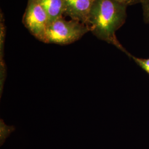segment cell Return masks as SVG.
Here are the masks:
<instances>
[{
    "label": "cell",
    "instance_id": "obj_1",
    "mask_svg": "<svg viewBox=\"0 0 149 149\" xmlns=\"http://www.w3.org/2000/svg\"><path fill=\"white\" fill-rule=\"evenodd\" d=\"M128 6L116 0H94L88 19L90 31L99 39L111 44L130 58L116 33L125 22Z\"/></svg>",
    "mask_w": 149,
    "mask_h": 149
},
{
    "label": "cell",
    "instance_id": "obj_2",
    "mask_svg": "<svg viewBox=\"0 0 149 149\" xmlns=\"http://www.w3.org/2000/svg\"><path fill=\"white\" fill-rule=\"evenodd\" d=\"M89 31L90 27L85 23L73 19L66 21L61 17L50 24L45 43L68 45L78 40Z\"/></svg>",
    "mask_w": 149,
    "mask_h": 149
},
{
    "label": "cell",
    "instance_id": "obj_3",
    "mask_svg": "<svg viewBox=\"0 0 149 149\" xmlns=\"http://www.w3.org/2000/svg\"><path fill=\"white\" fill-rule=\"evenodd\" d=\"M23 23L32 35L39 40L45 42L50 22L47 13L38 0H28Z\"/></svg>",
    "mask_w": 149,
    "mask_h": 149
},
{
    "label": "cell",
    "instance_id": "obj_4",
    "mask_svg": "<svg viewBox=\"0 0 149 149\" xmlns=\"http://www.w3.org/2000/svg\"><path fill=\"white\" fill-rule=\"evenodd\" d=\"M94 0H64V14L74 21L88 25L90 12Z\"/></svg>",
    "mask_w": 149,
    "mask_h": 149
},
{
    "label": "cell",
    "instance_id": "obj_5",
    "mask_svg": "<svg viewBox=\"0 0 149 149\" xmlns=\"http://www.w3.org/2000/svg\"><path fill=\"white\" fill-rule=\"evenodd\" d=\"M47 13L50 23L64 14V0H38Z\"/></svg>",
    "mask_w": 149,
    "mask_h": 149
},
{
    "label": "cell",
    "instance_id": "obj_6",
    "mask_svg": "<svg viewBox=\"0 0 149 149\" xmlns=\"http://www.w3.org/2000/svg\"><path fill=\"white\" fill-rule=\"evenodd\" d=\"M130 58L133 60L135 63L142 68L149 74V59H142L134 56L132 55Z\"/></svg>",
    "mask_w": 149,
    "mask_h": 149
},
{
    "label": "cell",
    "instance_id": "obj_7",
    "mask_svg": "<svg viewBox=\"0 0 149 149\" xmlns=\"http://www.w3.org/2000/svg\"><path fill=\"white\" fill-rule=\"evenodd\" d=\"M140 3L143 7L144 21L149 24V0H141Z\"/></svg>",
    "mask_w": 149,
    "mask_h": 149
},
{
    "label": "cell",
    "instance_id": "obj_8",
    "mask_svg": "<svg viewBox=\"0 0 149 149\" xmlns=\"http://www.w3.org/2000/svg\"><path fill=\"white\" fill-rule=\"evenodd\" d=\"M118 2L123 3L127 6L133 5L135 4H137L139 3H141V0H116Z\"/></svg>",
    "mask_w": 149,
    "mask_h": 149
}]
</instances>
